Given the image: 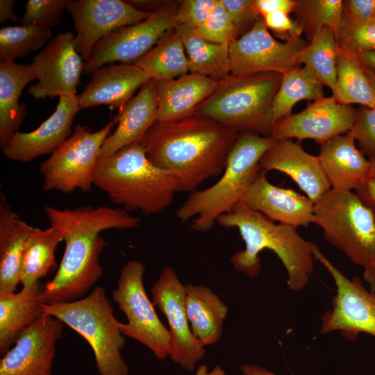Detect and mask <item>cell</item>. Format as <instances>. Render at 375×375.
I'll use <instances>...</instances> for the list:
<instances>
[{"instance_id":"8","label":"cell","mask_w":375,"mask_h":375,"mask_svg":"<svg viewBox=\"0 0 375 375\" xmlns=\"http://www.w3.org/2000/svg\"><path fill=\"white\" fill-rule=\"evenodd\" d=\"M313 223L353 264L363 268L375 260V212L354 191L331 188L314 204Z\"/></svg>"},{"instance_id":"29","label":"cell","mask_w":375,"mask_h":375,"mask_svg":"<svg viewBox=\"0 0 375 375\" xmlns=\"http://www.w3.org/2000/svg\"><path fill=\"white\" fill-rule=\"evenodd\" d=\"M40 282L18 293L0 295V354L3 356L20 335L44 313L38 296Z\"/></svg>"},{"instance_id":"12","label":"cell","mask_w":375,"mask_h":375,"mask_svg":"<svg viewBox=\"0 0 375 375\" xmlns=\"http://www.w3.org/2000/svg\"><path fill=\"white\" fill-rule=\"evenodd\" d=\"M308 44L301 38L286 42L276 40L260 17L249 31L230 44L231 74H283L299 66L298 55Z\"/></svg>"},{"instance_id":"18","label":"cell","mask_w":375,"mask_h":375,"mask_svg":"<svg viewBox=\"0 0 375 375\" xmlns=\"http://www.w3.org/2000/svg\"><path fill=\"white\" fill-rule=\"evenodd\" d=\"M64 323L44 314L28 326L0 360V375H53L56 344Z\"/></svg>"},{"instance_id":"38","label":"cell","mask_w":375,"mask_h":375,"mask_svg":"<svg viewBox=\"0 0 375 375\" xmlns=\"http://www.w3.org/2000/svg\"><path fill=\"white\" fill-rule=\"evenodd\" d=\"M68 0H28L19 22L50 28L60 24Z\"/></svg>"},{"instance_id":"39","label":"cell","mask_w":375,"mask_h":375,"mask_svg":"<svg viewBox=\"0 0 375 375\" xmlns=\"http://www.w3.org/2000/svg\"><path fill=\"white\" fill-rule=\"evenodd\" d=\"M193 31L201 38L217 44L230 45L236 40L233 26L222 0H217L207 19Z\"/></svg>"},{"instance_id":"3","label":"cell","mask_w":375,"mask_h":375,"mask_svg":"<svg viewBox=\"0 0 375 375\" xmlns=\"http://www.w3.org/2000/svg\"><path fill=\"white\" fill-rule=\"evenodd\" d=\"M217 222L223 227L237 228L244 242V249L231 258L236 271L257 277L261 271L259 254L269 249L284 266L290 290L301 291L308 285L314 269L313 243L303 238L297 228L276 223L240 203Z\"/></svg>"},{"instance_id":"44","label":"cell","mask_w":375,"mask_h":375,"mask_svg":"<svg viewBox=\"0 0 375 375\" xmlns=\"http://www.w3.org/2000/svg\"><path fill=\"white\" fill-rule=\"evenodd\" d=\"M375 21V0L342 1V23L361 26Z\"/></svg>"},{"instance_id":"28","label":"cell","mask_w":375,"mask_h":375,"mask_svg":"<svg viewBox=\"0 0 375 375\" xmlns=\"http://www.w3.org/2000/svg\"><path fill=\"white\" fill-rule=\"evenodd\" d=\"M184 288L185 311L193 335L204 347L215 344L222 334L226 305L205 285L186 283Z\"/></svg>"},{"instance_id":"19","label":"cell","mask_w":375,"mask_h":375,"mask_svg":"<svg viewBox=\"0 0 375 375\" xmlns=\"http://www.w3.org/2000/svg\"><path fill=\"white\" fill-rule=\"evenodd\" d=\"M80 110L78 96L60 97L55 111L35 130L17 131L2 149L8 159L27 162L52 153L71 135L74 119Z\"/></svg>"},{"instance_id":"43","label":"cell","mask_w":375,"mask_h":375,"mask_svg":"<svg viewBox=\"0 0 375 375\" xmlns=\"http://www.w3.org/2000/svg\"><path fill=\"white\" fill-rule=\"evenodd\" d=\"M234 28L236 39L249 31L260 17L253 0H222Z\"/></svg>"},{"instance_id":"1","label":"cell","mask_w":375,"mask_h":375,"mask_svg":"<svg viewBox=\"0 0 375 375\" xmlns=\"http://www.w3.org/2000/svg\"><path fill=\"white\" fill-rule=\"evenodd\" d=\"M44 210L51 227L61 236L65 250L58 269L38 296L40 303L51 304L82 299L103 274L99 262L106 242L99 233L107 229L135 228L141 219L122 208L85 206Z\"/></svg>"},{"instance_id":"45","label":"cell","mask_w":375,"mask_h":375,"mask_svg":"<svg viewBox=\"0 0 375 375\" xmlns=\"http://www.w3.org/2000/svg\"><path fill=\"white\" fill-rule=\"evenodd\" d=\"M262 19L268 30L283 42L299 39L303 33L302 26L285 12L276 11L265 15Z\"/></svg>"},{"instance_id":"5","label":"cell","mask_w":375,"mask_h":375,"mask_svg":"<svg viewBox=\"0 0 375 375\" xmlns=\"http://www.w3.org/2000/svg\"><path fill=\"white\" fill-rule=\"evenodd\" d=\"M274 142L271 136L240 133L220 179L208 188L190 193L177 210V218L185 222L194 217L192 229L210 231L221 215L240 203L260 170L261 158Z\"/></svg>"},{"instance_id":"26","label":"cell","mask_w":375,"mask_h":375,"mask_svg":"<svg viewBox=\"0 0 375 375\" xmlns=\"http://www.w3.org/2000/svg\"><path fill=\"white\" fill-rule=\"evenodd\" d=\"M34 227L22 219L0 194V295L15 293L27 238Z\"/></svg>"},{"instance_id":"34","label":"cell","mask_w":375,"mask_h":375,"mask_svg":"<svg viewBox=\"0 0 375 375\" xmlns=\"http://www.w3.org/2000/svg\"><path fill=\"white\" fill-rule=\"evenodd\" d=\"M324 85L306 66H297L285 74L272 104L274 125L292 115L301 100L315 101L324 97Z\"/></svg>"},{"instance_id":"20","label":"cell","mask_w":375,"mask_h":375,"mask_svg":"<svg viewBox=\"0 0 375 375\" xmlns=\"http://www.w3.org/2000/svg\"><path fill=\"white\" fill-rule=\"evenodd\" d=\"M240 203L278 224L298 228L313 223L315 203L294 190L273 185L261 169Z\"/></svg>"},{"instance_id":"17","label":"cell","mask_w":375,"mask_h":375,"mask_svg":"<svg viewBox=\"0 0 375 375\" xmlns=\"http://www.w3.org/2000/svg\"><path fill=\"white\" fill-rule=\"evenodd\" d=\"M356 110L339 103L333 96L315 100L297 114H292L273 126L270 136L275 140L310 139L322 143L352 129Z\"/></svg>"},{"instance_id":"35","label":"cell","mask_w":375,"mask_h":375,"mask_svg":"<svg viewBox=\"0 0 375 375\" xmlns=\"http://www.w3.org/2000/svg\"><path fill=\"white\" fill-rule=\"evenodd\" d=\"M339 46L335 33L324 27L317 31L297 57L299 65L303 64L333 92L336 81V65Z\"/></svg>"},{"instance_id":"37","label":"cell","mask_w":375,"mask_h":375,"mask_svg":"<svg viewBox=\"0 0 375 375\" xmlns=\"http://www.w3.org/2000/svg\"><path fill=\"white\" fill-rule=\"evenodd\" d=\"M293 12L309 40L324 27L331 28L337 36L342 23V1L297 0Z\"/></svg>"},{"instance_id":"10","label":"cell","mask_w":375,"mask_h":375,"mask_svg":"<svg viewBox=\"0 0 375 375\" xmlns=\"http://www.w3.org/2000/svg\"><path fill=\"white\" fill-rule=\"evenodd\" d=\"M144 265L137 260L127 262L121 269L112 298L128 322H119L125 337L133 338L149 348L155 356L165 360L169 354L170 333L159 319L145 291Z\"/></svg>"},{"instance_id":"14","label":"cell","mask_w":375,"mask_h":375,"mask_svg":"<svg viewBox=\"0 0 375 375\" xmlns=\"http://www.w3.org/2000/svg\"><path fill=\"white\" fill-rule=\"evenodd\" d=\"M152 302L165 315L169 324V356L184 369L192 371L206 353L193 335L185 307V288L172 267L164 266L151 288Z\"/></svg>"},{"instance_id":"33","label":"cell","mask_w":375,"mask_h":375,"mask_svg":"<svg viewBox=\"0 0 375 375\" xmlns=\"http://www.w3.org/2000/svg\"><path fill=\"white\" fill-rule=\"evenodd\" d=\"M332 96L342 104L356 103L368 108L375 107V90L358 55L340 47Z\"/></svg>"},{"instance_id":"23","label":"cell","mask_w":375,"mask_h":375,"mask_svg":"<svg viewBox=\"0 0 375 375\" xmlns=\"http://www.w3.org/2000/svg\"><path fill=\"white\" fill-rule=\"evenodd\" d=\"M318 157L335 190L355 191L369 167V159L357 147L351 131L322 143Z\"/></svg>"},{"instance_id":"13","label":"cell","mask_w":375,"mask_h":375,"mask_svg":"<svg viewBox=\"0 0 375 375\" xmlns=\"http://www.w3.org/2000/svg\"><path fill=\"white\" fill-rule=\"evenodd\" d=\"M175 9L164 6L140 23L120 28L101 38L84 62V74H92L106 64L135 63L174 27Z\"/></svg>"},{"instance_id":"25","label":"cell","mask_w":375,"mask_h":375,"mask_svg":"<svg viewBox=\"0 0 375 375\" xmlns=\"http://www.w3.org/2000/svg\"><path fill=\"white\" fill-rule=\"evenodd\" d=\"M154 81L158 102L156 121L160 122H175L194 115L196 108L218 84L210 78L192 73L172 80Z\"/></svg>"},{"instance_id":"2","label":"cell","mask_w":375,"mask_h":375,"mask_svg":"<svg viewBox=\"0 0 375 375\" xmlns=\"http://www.w3.org/2000/svg\"><path fill=\"white\" fill-rule=\"evenodd\" d=\"M240 132L198 115L170 122L156 121L140 144L148 158L173 174L178 192H193L219 176Z\"/></svg>"},{"instance_id":"51","label":"cell","mask_w":375,"mask_h":375,"mask_svg":"<svg viewBox=\"0 0 375 375\" xmlns=\"http://www.w3.org/2000/svg\"><path fill=\"white\" fill-rule=\"evenodd\" d=\"M362 65L375 74V51L357 54Z\"/></svg>"},{"instance_id":"15","label":"cell","mask_w":375,"mask_h":375,"mask_svg":"<svg viewBox=\"0 0 375 375\" xmlns=\"http://www.w3.org/2000/svg\"><path fill=\"white\" fill-rule=\"evenodd\" d=\"M74 38L70 31L60 33L33 58L31 65L38 82L28 93L35 99L76 95L84 62Z\"/></svg>"},{"instance_id":"7","label":"cell","mask_w":375,"mask_h":375,"mask_svg":"<svg viewBox=\"0 0 375 375\" xmlns=\"http://www.w3.org/2000/svg\"><path fill=\"white\" fill-rule=\"evenodd\" d=\"M41 306L44 314L61 320L87 341L99 375H128L121 354L125 336L103 287H95L88 295L74 301Z\"/></svg>"},{"instance_id":"6","label":"cell","mask_w":375,"mask_h":375,"mask_svg":"<svg viewBox=\"0 0 375 375\" xmlns=\"http://www.w3.org/2000/svg\"><path fill=\"white\" fill-rule=\"evenodd\" d=\"M282 74L265 72L232 75L218 82L215 91L194 115L210 119L240 133L270 136L274 126L272 104Z\"/></svg>"},{"instance_id":"11","label":"cell","mask_w":375,"mask_h":375,"mask_svg":"<svg viewBox=\"0 0 375 375\" xmlns=\"http://www.w3.org/2000/svg\"><path fill=\"white\" fill-rule=\"evenodd\" d=\"M312 249L314 258L324 265L336 287L331 308L321 317L320 333L339 331L348 340L366 333L375 338V292L358 278H347L314 243Z\"/></svg>"},{"instance_id":"9","label":"cell","mask_w":375,"mask_h":375,"mask_svg":"<svg viewBox=\"0 0 375 375\" xmlns=\"http://www.w3.org/2000/svg\"><path fill=\"white\" fill-rule=\"evenodd\" d=\"M117 124L115 118L101 129L92 132L87 126L77 124L67 140L42 162L44 190L65 194L76 189L88 194L94 185V171L101 147Z\"/></svg>"},{"instance_id":"36","label":"cell","mask_w":375,"mask_h":375,"mask_svg":"<svg viewBox=\"0 0 375 375\" xmlns=\"http://www.w3.org/2000/svg\"><path fill=\"white\" fill-rule=\"evenodd\" d=\"M52 37L50 28L33 26H7L0 29V60L15 61L42 48Z\"/></svg>"},{"instance_id":"42","label":"cell","mask_w":375,"mask_h":375,"mask_svg":"<svg viewBox=\"0 0 375 375\" xmlns=\"http://www.w3.org/2000/svg\"><path fill=\"white\" fill-rule=\"evenodd\" d=\"M217 0H185L175 9V26H183L192 30L199 28L208 17Z\"/></svg>"},{"instance_id":"31","label":"cell","mask_w":375,"mask_h":375,"mask_svg":"<svg viewBox=\"0 0 375 375\" xmlns=\"http://www.w3.org/2000/svg\"><path fill=\"white\" fill-rule=\"evenodd\" d=\"M134 64L154 81L172 80L189 73L187 53L174 27Z\"/></svg>"},{"instance_id":"50","label":"cell","mask_w":375,"mask_h":375,"mask_svg":"<svg viewBox=\"0 0 375 375\" xmlns=\"http://www.w3.org/2000/svg\"><path fill=\"white\" fill-rule=\"evenodd\" d=\"M243 375H278L267 369L254 364H244L241 367Z\"/></svg>"},{"instance_id":"21","label":"cell","mask_w":375,"mask_h":375,"mask_svg":"<svg viewBox=\"0 0 375 375\" xmlns=\"http://www.w3.org/2000/svg\"><path fill=\"white\" fill-rule=\"evenodd\" d=\"M260 167L286 174L314 203L331 189L318 156L308 153L292 139L275 140L261 158Z\"/></svg>"},{"instance_id":"47","label":"cell","mask_w":375,"mask_h":375,"mask_svg":"<svg viewBox=\"0 0 375 375\" xmlns=\"http://www.w3.org/2000/svg\"><path fill=\"white\" fill-rule=\"evenodd\" d=\"M254 8L260 17L281 11L287 14L293 12L297 0H253Z\"/></svg>"},{"instance_id":"40","label":"cell","mask_w":375,"mask_h":375,"mask_svg":"<svg viewBox=\"0 0 375 375\" xmlns=\"http://www.w3.org/2000/svg\"><path fill=\"white\" fill-rule=\"evenodd\" d=\"M340 48L358 54L375 51V21L361 26L342 24L336 36Z\"/></svg>"},{"instance_id":"24","label":"cell","mask_w":375,"mask_h":375,"mask_svg":"<svg viewBox=\"0 0 375 375\" xmlns=\"http://www.w3.org/2000/svg\"><path fill=\"white\" fill-rule=\"evenodd\" d=\"M158 102L155 81L147 82L115 117L117 126L105 140L100 157L110 156L119 150L140 142L156 121Z\"/></svg>"},{"instance_id":"52","label":"cell","mask_w":375,"mask_h":375,"mask_svg":"<svg viewBox=\"0 0 375 375\" xmlns=\"http://www.w3.org/2000/svg\"><path fill=\"white\" fill-rule=\"evenodd\" d=\"M194 375H226V373L219 365H217L210 372H208L206 365H201L197 368Z\"/></svg>"},{"instance_id":"48","label":"cell","mask_w":375,"mask_h":375,"mask_svg":"<svg viewBox=\"0 0 375 375\" xmlns=\"http://www.w3.org/2000/svg\"><path fill=\"white\" fill-rule=\"evenodd\" d=\"M14 0H1L0 1V22L3 23L7 20H11L14 22H19L16 13L13 12Z\"/></svg>"},{"instance_id":"22","label":"cell","mask_w":375,"mask_h":375,"mask_svg":"<svg viewBox=\"0 0 375 375\" xmlns=\"http://www.w3.org/2000/svg\"><path fill=\"white\" fill-rule=\"evenodd\" d=\"M151 80L134 63H110L92 73L90 82L78 95L80 109L108 105L121 110L135 91Z\"/></svg>"},{"instance_id":"46","label":"cell","mask_w":375,"mask_h":375,"mask_svg":"<svg viewBox=\"0 0 375 375\" xmlns=\"http://www.w3.org/2000/svg\"><path fill=\"white\" fill-rule=\"evenodd\" d=\"M369 159L367 173L354 192L375 212V157Z\"/></svg>"},{"instance_id":"4","label":"cell","mask_w":375,"mask_h":375,"mask_svg":"<svg viewBox=\"0 0 375 375\" xmlns=\"http://www.w3.org/2000/svg\"><path fill=\"white\" fill-rule=\"evenodd\" d=\"M94 185L124 210L151 215L171 205L178 181L173 174L155 165L140 142H136L99 158Z\"/></svg>"},{"instance_id":"49","label":"cell","mask_w":375,"mask_h":375,"mask_svg":"<svg viewBox=\"0 0 375 375\" xmlns=\"http://www.w3.org/2000/svg\"><path fill=\"white\" fill-rule=\"evenodd\" d=\"M362 278L369 289L375 292V260L363 267Z\"/></svg>"},{"instance_id":"27","label":"cell","mask_w":375,"mask_h":375,"mask_svg":"<svg viewBox=\"0 0 375 375\" xmlns=\"http://www.w3.org/2000/svg\"><path fill=\"white\" fill-rule=\"evenodd\" d=\"M36 79L31 65L17 64L13 61L0 62V147L3 149L12 137L19 131L27 105L19 103L22 90Z\"/></svg>"},{"instance_id":"41","label":"cell","mask_w":375,"mask_h":375,"mask_svg":"<svg viewBox=\"0 0 375 375\" xmlns=\"http://www.w3.org/2000/svg\"><path fill=\"white\" fill-rule=\"evenodd\" d=\"M356 110L351 130L360 150L368 158L375 157V107L362 106Z\"/></svg>"},{"instance_id":"53","label":"cell","mask_w":375,"mask_h":375,"mask_svg":"<svg viewBox=\"0 0 375 375\" xmlns=\"http://www.w3.org/2000/svg\"><path fill=\"white\" fill-rule=\"evenodd\" d=\"M363 69L365 71V74L367 75L371 85L374 88L375 90V74L372 73L369 69L365 67L363 65Z\"/></svg>"},{"instance_id":"30","label":"cell","mask_w":375,"mask_h":375,"mask_svg":"<svg viewBox=\"0 0 375 375\" xmlns=\"http://www.w3.org/2000/svg\"><path fill=\"white\" fill-rule=\"evenodd\" d=\"M184 45L189 73L210 78L217 82L231 74L229 45L207 41L183 26H175Z\"/></svg>"},{"instance_id":"16","label":"cell","mask_w":375,"mask_h":375,"mask_svg":"<svg viewBox=\"0 0 375 375\" xmlns=\"http://www.w3.org/2000/svg\"><path fill=\"white\" fill-rule=\"evenodd\" d=\"M66 10L72 17L76 31L75 49L84 62L101 38L120 28L140 23L151 14L122 0H68Z\"/></svg>"},{"instance_id":"32","label":"cell","mask_w":375,"mask_h":375,"mask_svg":"<svg viewBox=\"0 0 375 375\" xmlns=\"http://www.w3.org/2000/svg\"><path fill=\"white\" fill-rule=\"evenodd\" d=\"M61 242V236L53 228H33L27 238L20 265L22 288H29L39 283L57 267L55 252Z\"/></svg>"}]
</instances>
